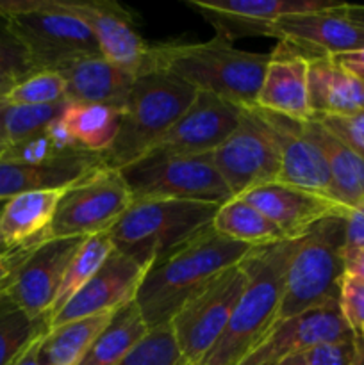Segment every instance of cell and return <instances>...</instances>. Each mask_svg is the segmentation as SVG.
I'll return each instance as SVG.
<instances>
[{
    "label": "cell",
    "mask_w": 364,
    "mask_h": 365,
    "mask_svg": "<svg viewBox=\"0 0 364 365\" xmlns=\"http://www.w3.org/2000/svg\"><path fill=\"white\" fill-rule=\"evenodd\" d=\"M250 252V246L209 228L148 267L134 298L148 330L170 323L196 291L223 271L241 264Z\"/></svg>",
    "instance_id": "6da1fadb"
},
{
    "label": "cell",
    "mask_w": 364,
    "mask_h": 365,
    "mask_svg": "<svg viewBox=\"0 0 364 365\" xmlns=\"http://www.w3.org/2000/svg\"><path fill=\"white\" fill-rule=\"evenodd\" d=\"M300 239L252 248L241 262L246 284L231 321L200 365H239L278 321L288 266Z\"/></svg>",
    "instance_id": "7a4b0ae2"
},
{
    "label": "cell",
    "mask_w": 364,
    "mask_h": 365,
    "mask_svg": "<svg viewBox=\"0 0 364 365\" xmlns=\"http://www.w3.org/2000/svg\"><path fill=\"white\" fill-rule=\"evenodd\" d=\"M268 61L270 53L239 50L214 36L206 43L152 45L148 71H166L196 91L211 93L246 109L256 106Z\"/></svg>",
    "instance_id": "3957f363"
},
{
    "label": "cell",
    "mask_w": 364,
    "mask_h": 365,
    "mask_svg": "<svg viewBox=\"0 0 364 365\" xmlns=\"http://www.w3.org/2000/svg\"><path fill=\"white\" fill-rule=\"evenodd\" d=\"M220 205L184 200L132 202L109 232L114 250L148 269L213 228Z\"/></svg>",
    "instance_id": "277c9868"
},
{
    "label": "cell",
    "mask_w": 364,
    "mask_h": 365,
    "mask_svg": "<svg viewBox=\"0 0 364 365\" xmlns=\"http://www.w3.org/2000/svg\"><path fill=\"white\" fill-rule=\"evenodd\" d=\"M0 20L25 46L36 71H61L102 56L89 25L64 0H0Z\"/></svg>",
    "instance_id": "5b68a950"
},
{
    "label": "cell",
    "mask_w": 364,
    "mask_h": 365,
    "mask_svg": "<svg viewBox=\"0 0 364 365\" xmlns=\"http://www.w3.org/2000/svg\"><path fill=\"white\" fill-rule=\"evenodd\" d=\"M196 89L166 71L152 70L136 78L113 146L103 153L107 168L121 170L141 159L191 107Z\"/></svg>",
    "instance_id": "8992f818"
},
{
    "label": "cell",
    "mask_w": 364,
    "mask_h": 365,
    "mask_svg": "<svg viewBox=\"0 0 364 365\" xmlns=\"http://www.w3.org/2000/svg\"><path fill=\"white\" fill-rule=\"evenodd\" d=\"M345 216L325 217L300 237L285 273L278 321L339 299L345 274Z\"/></svg>",
    "instance_id": "52a82bcc"
},
{
    "label": "cell",
    "mask_w": 364,
    "mask_h": 365,
    "mask_svg": "<svg viewBox=\"0 0 364 365\" xmlns=\"http://www.w3.org/2000/svg\"><path fill=\"white\" fill-rule=\"evenodd\" d=\"M132 200H184L223 205L234 195L221 178L213 153L139 159L118 170Z\"/></svg>",
    "instance_id": "ba28073f"
},
{
    "label": "cell",
    "mask_w": 364,
    "mask_h": 365,
    "mask_svg": "<svg viewBox=\"0 0 364 365\" xmlns=\"http://www.w3.org/2000/svg\"><path fill=\"white\" fill-rule=\"evenodd\" d=\"M132 202L120 171L98 168L66 187L54 214L49 239H86L107 234Z\"/></svg>",
    "instance_id": "9c48e42d"
},
{
    "label": "cell",
    "mask_w": 364,
    "mask_h": 365,
    "mask_svg": "<svg viewBox=\"0 0 364 365\" xmlns=\"http://www.w3.org/2000/svg\"><path fill=\"white\" fill-rule=\"evenodd\" d=\"M245 284L246 273L238 264L213 278L177 310L170 327L184 365H200L213 351L231 321Z\"/></svg>",
    "instance_id": "30bf717a"
},
{
    "label": "cell",
    "mask_w": 364,
    "mask_h": 365,
    "mask_svg": "<svg viewBox=\"0 0 364 365\" xmlns=\"http://www.w3.org/2000/svg\"><path fill=\"white\" fill-rule=\"evenodd\" d=\"M84 239H50L9 260L0 298L34 319L49 317L66 267Z\"/></svg>",
    "instance_id": "8fae6325"
},
{
    "label": "cell",
    "mask_w": 364,
    "mask_h": 365,
    "mask_svg": "<svg viewBox=\"0 0 364 365\" xmlns=\"http://www.w3.org/2000/svg\"><path fill=\"white\" fill-rule=\"evenodd\" d=\"M213 160L234 196L280 177L277 146L253 107H241L238 128L214 150Z\"/></svg>",
    "instance_id": "7c38bea8"
},
{
    "label": "cell",
    "mask_w": 364,
    "mask_h": 365,
    "mask_svg": "<svg viewBox=\"0 0 364 365\" xmlns=\"http://www.w3.org/2000/svg\"><path fill=\"white\" fill-rule=\"evenodd\" d=\"M239 120L241 107L218 98L211 93L198 91L191 107L141 159L213 153L238 128Z\"/></svg>",
    "instance_id": "4fadbf2b"
},
{
    "label": "cell",
    "mask_w": 364,
    "mask_h": 365,
    "mask_svg": "<svg viewBox=\"0 0 364 365\" xmlns=\"http://www.w3.org/2000/svg\"><path fill=\"white\" fill-rule=\"evenodd\" d=\"M359 339L339 309V302L303 310L277 321L264 341L239 365H275L278 360L321 344Z\"/></svg>",
    "instance_id": "5bb4252c"
},
{
    "label": "cell",
    "mask_w": 364,
    "mask_h": 365,
    "mask_svg": "<svg viewBox=\"0 0 364 365\" xmlns=\"http://www.w3.org/2000/svg\"><path fill=\"white\" fill-rule=\"evenodd\" d=\"M253 110L273 138L280 159L282 184L330 198V173L323 152L310 135L305 121L291 120L253 106Z\"/></svg>",
    "instance_id": "9a60e30c"
},
{
    "label": "cell",
    "mask_w": 364,
    "mask_h": 365,
    "mask_svg": "<svg viewBox=\"0 0 364 365\" xmlns=\"http://www.w3.org/2000/svg\"><path fill=\"white\" fill-rule=\"evenodd\" d=\"M345 7L341 2L332 9L278 18L270 27V38L285 43L307 61L364 48V29L348 20Z\"/></svg>",
    "instance_id": "2e32d148"
},
{
    "label": "cell",
    "mask_w": 364,
    "mask_h": 365,
    "mask_svg": "<svg viewBox=\"0 0 364 365\" xmlns=\"http://www.w3.org/2000/svg\"><path fill=\"white\" fill-rule=\"evenodd\" d=\"M332 0H188L214 29L216 36L234 41L243 36H270V27L289 14L332 9Z\"/></svg>",
    "instance_id": "e0dca14e"
},
{
    "label": "cell",
    "mask_w": 364,
    "mask_h": 365,
    "mask_svg": "<svg viewBox=\"0 0 364 365\" xmlns=\"http://www.w3.org/2000/svg\"><path fill=\"white\" fill-rule=\"evenodd\" d=\"M68 9L89 25L100 45L103 59L125 68L134 75L148 71L150 46L136 31L134 16L116 2H71L64 0Z\"/></svg>",
    "instance_id": "ac0fdd59"
},
{
    "label": "cell",
    "mask_w": 364,
    "mask_h": 365,
    "mask_svg": "<svg viewBox=\"0 0 364 365\" xmlns=\"http://www.w3.org/2000/svg\"><path fill=\"white\" fill-rule=\"evenodd\" d=\"M145 273V267L114 250L95 277L50 319V328L82 317L116 312L123 305L134 302Z\"/></svg>",
    "instance_id": "d6986e66"
},
{
    "label": "cell",
    "mask_w": 364,
    "mask_h": 365,
    "mask_svg": "<svg viewBox=\"0 0 364 365\" xmlns=\"http://www.w3.org/2000/svg\"><path fill=\"white\" fill-rule=\"evenodd\" d=\"M264 214L285 239H300L316 223L328 216H345L348 209L323 195L295 185L270 182L239 195Z\"/></svg>",
    "instance_id": "ffe728a7"
},
{
    "label": "cell",
    "mask_w": 364,
    "mask_h": 365,
    "mask_svg": "<svg viewBox=\"0 0 364 365\" xmlns=\"http://www.w3.org/2000/svg\"><path fill=\"white\" fill-rule=\"evenodd\" d=\"M66 189L24 192L0 207V253L7 259L50 241L54 214Z\"/></svg>",
    "instance_id": "44dd1931"
},
{
    "label": "cell",
    "mask_w": 364,
    "mask_h": 365,
    "mask_svg": "<svg viewBox=\"0 0 364 365\" xmlns=\"http://www.w3.org/2000/svg\"><path fill=\"white\" fill-rule=\"evenodd\" d=\"M102 166L103 157L89 152L64 153L41 164L0 159V205L24 192L66 189Z\"/></svg>",
    "instance_id": "7402d4cb"
},
{
    "label": "cell",
    "mask_w": 364,
    "mask_h": 365,
    "mask_svg": "<svg viewBox=\"0 0 364 365\" xmlns=\"http://www.w3.org/2000/svg\"><path fill=\"white\" fill-rule=\"evenodd\" d=\"M307 70L309 61L305 57L285 43H278L270 53L256 106L291 120H310Z\"/></svg>",
    "instance_id": "603a6c76"
},
{
    "label": "cell",
    "mask_w": 364,
    "mask_h": 365,
    "mask_svg": "<svg viewBox=\"0 0 364 365\" xmlns=\"http://www.w3.org/2000/svg\"><path fill=\"white\" fill-rule=\"evenodd\" d=\"M66 84V102L95 103L123 110L138 75L102 56L77 61L59 71Z\"/></svg>",
    "instance_id": "cb8c5ba5"
},
{
    "label": "cell",
    "mask_w": 364,
    "mask_h": 365,
    "mask_svg": "<svg viewBox=\"0 0 364 365\" xmlns=\"http://www.w3.org/2000/svg\"><path fill=\"white\" fill-rule=\"evenodd\" d=\"M307 91L313 118L352 116L364 110V82L343 70L332 56L309 61Z\"/></svg>",
    "instance_id": "d4e9b609"
},
{
    "label": "cell",
    "mask_w": 364,
    "mask_h": 365,
    "mask_svg": "<svg viewBox=\"0 0 364 365\" xmlns=\"http://www.w3.org/2000/svg\"><path fill=\"white\" fill-rule=\"evenodd\" d=\"M305 125L327 159L330 173V200L348 210L364 205L363 157L314 118L307 120Z\"/></svg>",
    "instance_id": "484cf974"
},
{
    "label": "cell",
    "mask_w": 364,
    "mask_h": 365,
    "mask_svg": "<svg viewBox=\"0 0 364 365\" xmlns=\"http://www.w3.org/2000/svg\"><path fill=\"white\" fill-rule=\"evenodd\" d=\"M145 319L136 302L127 303L113 314L107 327L93 341L77 365H116L120 364L148 334Z\"/></svg>",
    "instance_id": "4316f807"
},
{
    "label": "cell",
    "mask_w": 364,
    "mask_h": 365,
    "mask_svg": "<svg viewBox=\"0 0 364 365\" xmlns=\"http://www.w3.org/2000/svg\"><path fill=\"white\" fill-rule=\"evenodd\" d=\"M61 120L82 152L103 155L120 130L121 110L95 103L66 102Z\"/></svg>",
    "instance_id": "83f0119b"
},
{
    "label": "cell",
    "mask_w": 364,
    "mask_h": 365,
    "mask_svg": "<svg viewBox=\"0 0 364 365\" xmlns=\"http://www.w3.org/2000/svg\"><path fill=\"white\" fill-rule=\"evenodd\" d=\"M114 312L82 317L61 327L50 328L39 346L41 365H77L91 348L93 341L107 327Z\"/></svg>",
    "instance_id": "f1b7e54d"
},
{
    "label": "cell",
    "mask_w": 364,
    "mask_h": 365,
    "mask_svg": "<svg viewBox=\"0 0 364 365\" xmlns=\"http://www.w3.org/2000/svg\"><path fill=\"white\" fill-rule=\"evenodd\" d=\"M213 230L250 248L288 241L277 225L271 223L261 210L239 196H234L220 205L213 220Z\"/></svg>",
    "instance_id": "f546056e"
},
{
    "label": "cell",
    "mask_w": 364,
    "mask_h": 365,
    "mask_svg": "<svg viewBox=\"0 0 364 365\" xmlns=\"http://www.w3.org/2000/svg\"><path fill=\"white\" fill-rule=\"evenodd\" d=\"M113 252L114 245L109 232L91 235V237H86L82 241L81 248L77 250L74 259L68 264L66 273H64L63 282H61L59 292H57L56 302H54L52 312H50V319L95 277L96 271L102 267V264L106 262L107 257Z\"/></svg>",
    "instance_id": "4dcf8cb0"
},
{
    "label": "cell",
    "mask_w": 364,
    "mask_h": 365,
    "mask_svg": "<svg viewBox=\"0 0 364 365\" xmlns=\"http://www.w3.org/2000/svg\"><path fill=\"white\" fill-rule=\"evenodd\" d=\"M49 330V317L34 319L0 298V365H13Z\"/></svg>",
    "instance_id": "1f68e13d"
},
{
    "label": "cell",
    "mask_w": 364,
    "mask_h": 365,
    "mask_svg": "<svg viewBox=\"0 0 364 365\" xmlns=\"http://www.w3.org/2000/svg\"><path fill=\"white\" fill-rule=\"evenodd\" d=\"M64 106L66 102L50 106H9L4 102L0 107V138L6 146L34 138L45 132V128L61 116Z\"/></svg>",
    "instance_id": "d6a6232c"
},
{
    "label": "cell",
    "mask_w": 364,
    "mask_h": 365,
    "mask_svg": "<svg viewBox=\"0 0 364 365\" xmlns=\"http://www.w3.org/2000/svg\"><path fill=\"white\" fill-rule=\"evenodd\" d=\"M2 100L9 106H50L66 102V84L59 71H36L18 81Z\"/></svg>",
    "instance_id": "836d02e7"
},
{
    "label": "cell",
    "mask_w": 364,
    "mask_h": 365,
    "mask_svg": "<svg viewBox=\"0 0 364 365\" xmlns=\"http://www.w3.org/2000/svg\"><path fill=\"white\" fill-rule=\"evenodd\" d=\"M116 365H184L170 323L157 327Z\"/></svg>",
    "instance_id": "e575fe53"
},
{
    "label": "cell",
    "mask_w": 364,
    "mask_h": 365,
    "mask_svg": "<svg viewBox=\"0 0 364 365\" xmlns=\"http://www.w3.org/2000/svg\"><path fill=\"white\" fill-rule=\"evenodd\" d=\"M360 339L321 344L278 360L275 365H352L359 353Z\"/></svg>",
    "instance_id": "d590c367"
},
{
    "label": "cell",
    "mask_w": 364,
    "mask_h": 365,
    "mask_svg": "<svg viewBox=\"0 0 364 365\" xmlns=\"http://www.w3.org/2000/svg\"><path fill=\"white\" fill-rule=\"evenodd\" d=\"M36 73L27 50L9 31L6 20H0V77L21 81Z\"/></svg>",
    "instance_id": "8d00e7d4"
},
{
    "label": "cell",
    "mask_w": 364,
    "mask_h": 365,
    "mask_svg": "<svg viewBox=\"0 0 364 365\" xmlns=\"http://www.w3.org/2000/svg\"><path fill=\"white\" fill-rule=\"evenodd\" d=\"M338 302L346 323L359 335L364 327V282L343 274Z\"/></svg>",
    "instance_id": "74e56055"
},
{
    "label": "cell",
    "mask_w": 364,
    "mask_h": 365,
    "mask_svg": "<svg viewBox=\"0 0 364 365\" xmlns=\"http://www.w3.org/2000/svg\"><path fill=\"white\" fill-rule=\"evenodd\" d=\"M364 159V110L352 116L314 118Z\"/></svg>",
    "instance_id": "f35d334b"
},
{
    "label": "cell",
    "mask_w": 364,
    "mask_h": 365,
    "mask_svg": "<svg viewBox=\"0 0 364 365\" xmlns=\"http://www.w3.org/2000/svg\"><path fill=\"white\" fill-rule=\"evenodd\" d=\"M346 223V246L355 248L364 245V205L350 209L345 216Z\"/></svg>",
    "instance_id": "ab89813d"
},
{
    "label": "cell",
    "mask_w": 364,
    "mask_h": 365,
    "mask_svg": "<svg viewBox=\"0 0 364 365\" xmlns=\"http://www.w3.org/2000/svg\"><path fill=\"white\" fill-rule=\"evenodd\" d=\"M332 59H334L343 70H346L350 75H353V77L364 82V48L339 53V56H332Z\"/></svg>",
    "instance_id": "60d3db41"
},
{
    "label": "cell",
    "mask_w": 364,
    "mask_h": 365,
    "mask_svg": "<svg viewBox=\"0 0 364 365\" xmlns=\"http://www.w3.org/2000/svg\"><path fill=\"white\" fill-rule=\"evenodd\" d=\"M345 274L364 282V245L345 248Z\"/></svg>",
    "instance_id": "b9f144b4"
},
{
    "label": "cell",
    "mask_w": 364,
    "mask_h": 365,
    "mask_svg": "<svg viewBox=\"0 0 364 365\" xmlns=\"http://www.w3.org/2000/svg\"><path fill=\"white\" fill-rule=\"evenodd\" d=\"M45 335H41L38 341L32 342V344L27 348V351H25L24 355H21L20 359H18L13 365H41V364H39V356L38 355H39V346H41V341H43V337H45Z\"/></svg>",
    "instance_id": "7bdbcfd3"
},
{
    "label": "cell",
    "mask_w": 364,
    "mask_h": 365,
    "mask_svg": "<svg viewBox=\"0 0 364 365\" xmlns=\"http://www.w3.org/2000/svg\"><path fill=\"white\" fill-rule=\"evenodd\" d=\"M345 13L350 21L357 25V27L364 29V6H357V4H346Z\"/></svg>",
    "instance_id": "ee69618b"
},
{
    "label": "cell",
    "mask_w": 364,
    "mask_h": 365,
    "mask_svg": "<svg viewBox=\"0 0 364 365\" xmlns=\"http://www.w3.org/2000/svg\"><path fill=\"white\" fill-rule=\"evenodd\" d=\"M11 273V266H9V260L6 259V257L0 253V289H2V285L6 284L7 277H9Z\"/></svg>",
    "instance_id": "f6af8a7d"
},
{
    "label": "cell",
    "mask_w": 364,
    "mask_h": 365,
    "mask_svg": "<svg viewBox=\"0 0 364 365\" xmlns=\"http://www.w3.org/2000/svg\"><path fill=\"white\" fill-rule=\"evenodd\" d=\"M14 84H16V81H13V78L0 77V100H2L4 96L11 91V88H13Z\"/></svg>",
    "instance_id": "bcb514c9"
},
{
    "label": "cell",
    "mask_w": 364,
    "mask_h": 365,
    "mask_svg": "<svg viewBox=\"0 0 364 365\" xmlns=\"http://www.w3.org/2000/svg\"><path fill=\"white\" fill-rule=\"evenodd\" d=\"M352 365H364V342H359V353H357V359L353 360Z\"/></svg>",
    "instance_id": "7dc6e473"
},
{
    "label": "cell",
    "mask_w": 364,
    "mask_h": 365,
    "mask_svg": "<svg viewBox=\"0 0 364 365\" xmlns=\"http://www.w3.org/2000/svg\"><path fill=\"white\" fill-rule=\"evenodd\" d=\"M2 103H4V100H0V107H2ZM6 148H7L6 143H4L2 138H0V157L4 155V152H6Z\"/></svg>",
    "instance_id": "c3c4849f"
},
{
    "label": "cell",
    "mask_w": 364,
    "mask_h": 365,
    "mask_svg": "<svg viewBox=\"0 0 364 365\" xmlns=\"http://www.w3.org/2000/svg\"><path fill=\"white\" fill-rule=\"evenodd\" d=\"M359 339H360V341H363V342H364V327H363V330H360V331H359Z\"/></svg>",
    "instance_id": "681fc988"
},
{
    "label": "cell",
    "mask_w": 364,
    "mask_h": 365,
    "mask_svg": "<svg viewBox=\"0 0 364 365\" xmlns=\"http://www.w3.org/2000/svg\"><path fill=\"white\" fill-rule=\"evenodd\" d=\"M0 207H2V205H0Z\"/></svg>",
    "instance_id": "f907efd6"
}]
</instances>
